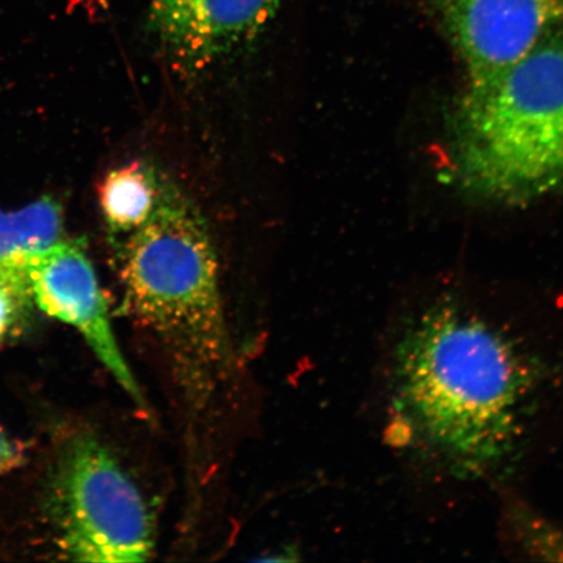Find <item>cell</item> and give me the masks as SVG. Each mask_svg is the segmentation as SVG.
Masks as SVG:
<instances>
[{
	"label": "cell",
	"instance_id": "cell-1",
	"mask_svg": "<svg viewBox=\"0 0 563 563\" xmlns=\"http://www.w3.org/2000/svg\"><path fill=\"white\" fill-rule=\"evenodd\" d=\"M497 323L441 301L408 323L393 355L394 432L452 473H487L522 441L543 367Z\"/></svg>",
	"mask_w": 563,
	"mask_h": 563
},
{
	"label": "cell",
	"instance_id": "cell-2",
	"mask_svg": "<svg viewBox=\"0 0 563 563\" xmlns=\"http://www.w3.org/2000/svg\"><path fill=\"white\" fill-rule=\"evenodd\" d=\"M124 307L167 358L187 404L202 411L234 361L213 243L199 211L166 186L121 255Z\"/></svg>",
	"mask_w": 563,
	"mask_h": 563
},
{
	"label": "cell",
	"instance_id": "cell-3",
	"mask_svg": "<svg viewBox=\"0 0 563 563\" xmlns=\"http://www.w3.org/2000/svg\"><path fill=\"white\" fill-rule=\"evenodd\" d=\"M450 124L454 173L471 194L520 206L563 191V26L464 87Z\"/></svg>",
	"mask_w": 563,
	"mask_h": 563
},
{
	"label": "cell",
	"instance_id": "cell-4",
	"mask_svg": "<svg viewBox=\"0 0 563 563\" xmlns=\"http://www.w3.org/2000/svg\"><path fill=\"white\" fill-rule=\"evenodd\" d=\"M63 551L82 562H144L156 548V523L143 490L93 434L68 443L54 484Z\"/></svg>",
	"mask_w": 563,
	"mask_h": 563
},
{
	"label": "cell",
	"instance_id": "cell-5",
	"mask_svg": "<svg viewBox=\"0 0 563 563\" xmlns=\"http://www.w3.org/2000/svg\"><path fill=\"white\" fill-rule=\"evenodd\" d=\"M442 25L481 86L522 59L563 26V0H435Z\"/></svg>",
	"mask_w": 563,
	"mask_h": 563
},
{
	"label": "cell",
	"instance_id": "cell-6",
	"mask_svg": "<svg viewBox=\"0 0 563 563\" xmlns=\"http://www.w3.org/2000/svg\"><path fill=\"white\" fill-rule=\"evenodd\" d=\"M35 305L79 332L136 404L143 394L111 327L108 300L81 242H60L26 267Z\"/></svg>",
	"mask_w": 563,
	"mask_h": 563
},
{
	"label": "cell",
	"instance_id": "cell-7",
	"mask_svg": "<svg viewBox=\"0 0 563 563\" xmlns=\"http://www.w3.org/2000/svg\"><path fill=\"white\" fill-rule=\"evenodd\" d=\"M282 0H152L154 33L176 59L201 67L251 41Z\"/></svg>",
	"mask_w": 563,
	"mask_h": 563
},
{
	"label": "cell",
	"instance_id": "cell-8",
	"mask_svg": "<svg viewBox=\"0 0 563 563\" xmlns=\"http://www.w3.org/2000/svg\"><path fill=\"white\" fill-rule=\"evenodd\" d=\"M63 211L42 197L15 213L0 210V267L26 269L32 260L63 242Z\"/></svg>",
	"mask_w": 563,
	"mask_h": 563
},
{
	"label": "cell",
	"instance_id": "cell-9",
	"mask_svg": "<svg viewBox=\"0 0 563 563\" xmlns=\"http://www.w3.org/2000/svg\"><path fill=\"white\" fill-rule=\"evenodd\" d=\"M165 188L153 168L141 162L111 172L100 187L101 208L110 230L133 232L143 227L159 206Z\"/></svg>",
	"mask_w": 563,
	"mask_h": 563
},
{
	"label": "cell",
	"instance_id": "cell-10",
	"mask_svg": "<svg viewBox=\"0 0 563 563\" xmlns=\"http://www.w3.org/2000/svg\"><path fill=\"white\" fill-rule=\"evenodd\" d=\"M509 527L520 549L540 560H563V530L534 516L522 506H511Z\"/></svg>",
	"mask_w": 563,
	"mask_h": 563
},
{
	"label": "cell",
	"instance_id": "cell-11",
	"mask_svg": "<svg viewBox=\"0 0 563 563\" xmlns=\"http://www.w3.org/2000/svg\"><path fill=\"white\" fill-rule=\"evenodd\" d=\"M32 301L26 269L0 267V343L20 325Z\"/></svg>",
	"mask_w": 563,
	"mask_h": 563
},
{
	"label": "cell",
	"instance_id": "cell-12",
	"mask_svg": "<svg viewBox=\"0 0 563 563\" xmlns=\"http://www.w3.org/2000/svg\"><path fill=\"white\" fill-rule=\"evenodd\" d=\"M23 453L18 443L0 428V475L20 466Z\"/></svg>",
	"mask_w": 563,
	"mask_h": 563
}]
</instances>
